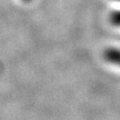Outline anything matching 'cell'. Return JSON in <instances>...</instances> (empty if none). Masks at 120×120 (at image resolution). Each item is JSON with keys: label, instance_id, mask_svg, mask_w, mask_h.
Segmentation results:
<instances>
[{"label": "cell", "instance_id": "6da1fadb", "mask_svg": "<svg viewBox=\"0 0 120 120\" xmlns=\"http://www.w3.org/2000/svg\"><path fill=\"white\" fill-rule=\"evenodd\" d=\"M105 57H106L108 61L120 65V50H116V49L107 50Z\"/></svg>", "mask_w": 120, "mask_h": 120}, {"label": "cell", "instance_id": "7a4b0ae2", "mask_svg": "<svg viewBox=\"0 0 120 120\" xmlns=\"http://www.w3.org/2000/svg\"><path fill=\"white\" fill-rule=\"evenodd\" d=\"M111 21L113 22L115 25H119L120 26V12L114 13L113 16L111 17Z\"/></svg>", "mask_w": 120, "mask_h": 120}, {"label": "cell", "instance_id": "3957f363", "mask_svg": "<svg viewBox=\"0 0 120 120\" xmlns=\"http://www.w3.org/2000/svg\"><path fill=\"white\" fill-rule=\"evenodd\" d=\"M25 1H29V0H25Z\"/></svg>", "mask_w": 120, "mask_h": 120}, {"label": "cell", "instance_id": "277c9868", "mask_svg": "<svg viewBox=\"0 0 120 120\" xmlns=\"http://www.w3.org/2000/svg\"><path fill=\"white\" fill-rule=\"evenodd\" d=\"M118 1H120V0H118Z\"/></svg>", "mask_w": 120, "mask_h": 120}]
</instances>
